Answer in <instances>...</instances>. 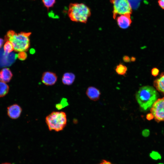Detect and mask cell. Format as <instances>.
Returning <instances> with one entry per match:
<instances>
[{
	"instance_id": "4fadbf2b",
	"label": "cell",
	"mask_w": 164,
	"mask_h": 164,
	"mask_svg": "<svg viewBox=\"0 0 164 164\" xmlns=\"http://www.w3.org/2000/svg\"><path fill=\"white\" fill-rule=\"evenodd\" d=\"M75 76L73 73L67 72L64 73L62 77V82L63 84L67 85H71L75 79Z\"/></svg>"
},
{
	"instance_id": "7a4b0ae2",
	"label": "cell",
	"mask_w": 164,
	"mask_h": 164,
	"mask_svg": "<svg viewBox=\"0 0 164 164\" xmlns=\"http://www.w3.org/2000/svg\"><path fill=\"white\" fill-rule=\"evenodd\" d=\"M31 34V32L16 33L13 30H10L7 32L5 40L10 41L12 43L15 51L25 52L30 46L29 37Z\"/></svg>"
},
{
	"instance_id": "9c48e42d",
	"label": "cell",
	"mask_w": 164,
	"mask_h": 164,
	"mask_svg": "<svg viewBox=\"0 0 164 164\" xmlns=\"http://www.w3.org/2000/svg\"><path fill=\"white\" fill-rule=\"evenodd\" d=\"M22 112V109L18 104H14L7 108V114L12 119H16L20 117Z\"/></svg>"
},
{
	"instance_id": "d4e9b609",
	"label": "cell",
	"mask_w": 164,
	"mask_h": 164,
	"mask_svg": "<svg viewBox=\"0 0 164 164\" xmlns=\"http://www.w3.org/2000/svg\"><path fill=\"white\" fill-rule=\"evenodd\" d=\"M98 164H113L110 162L106 160H102L101 162Z\"/></svg>"
},
{
	"instance_id": "5bb4252c",
	"label": "cell",
	"mask_w": 164,
	"mask_h": 164,
	"mask_svg": "<svg viewBox=\"0 0 164 164\" xmlns=\"http://www.w3.org/2000/svg\"><path fill=\"white\" fill-rule=\"evenodd\" d=\"M9 86L5 82L0 81V97L5 96L8 93Z\"/></svg>"
},
{
	"instance_id": "4316f807",
	"label": "cell",
	"mask_w": 164,
	"mask_h": 164,
	"mask_svg": "<svg viewBox=\"0 0 164 164\" xmlns=\"http://www.w3.org/2000/svg\"><path fill=\"white\" fill-rule=\"evenodd\" d=\"M136 60L135 58L134 57H132L131 59V61L132 62L135 61Z\"/></svg>"
},
{
	"instance_id": "603a6c76",
	"label": "cell",
	"mask_w": 164,
	"mask_h": 164,
	"mask_svg": "<svg viewBox=\"0 0 164 164\" xmlns=\"http://www.w3.org/2000/svg\"><path fill=\"white\" fill-rule=\"evenodd\" d=\"M123 61L125 62H129L131 60L129 57L128 56H125L123 57Z\"/></svg>"
},
{
	"instance_id": "f1b7e54d",
	"label": "cell",
	"mask_w": 164,
	"mask_h": 164,
	"mask_svg": "<svg viewBox=\"0 0 164 164\" xmlns=\"http://www.w3.org/2000/svg\"></svg>"
},
{
	"instance_id": "9a60e30c",
	"label": "cell",
	"mask_w": 164,
	"mask_h": 164,
	"mask_svg": "<svg viewBox=\"0 0 164 164\" xmlns=\"http://www.w3.org/2000/svg\"><path fill=\"white\" fill-rule=\"evenodd\" d=\"M127 67L124 65L120 63L115 68L116 72L119 75H125L127 71Z\"/></svg>"
},
{
	"instance_id": "484cf974",
	"label": "cell",
	"mask_w": 164,
	"mask_h": 164,
	"mask_svg": "<svg viewBox=\"0 0 164 164\" xmlns=\"http://www.w3.org/2000/svg\"><path fill=\"white\" fill-rule=\"evenodd\" d=\"M4 40L3 39L0 38V49L2 47L4 43Z\"/></svg>"
},
{
	"instance_id": "2e32d148",
	"label": "cell",
	"mask_w": 164,
	"mask_h": 164,
	"mask_svg": "<svg viewBox=\"0 0 164 164\" xmlns=\"http://www.w3.org/2000/svg\"><path fill=\"white\" fill-rule=\"evenodd\" d=\"M4 50L5 53H9L14 50L12 43L9 41H6L4 46Z\"/></svg>"
},
{
	"instance_id": "e0dca14e",
	"label": "cell",
	"mask_w": 164,
	"mask_h": 164,
	"mask_svg": "<svg viewBox=\"0 0 164 164\" xmlns=\"http://www.w3.org/2000/svg\"><path fill=\"white\" fill-rule=\"evenodd\" d=\"M44 6L47 9L53 6L56 2V0H42Z\"/></svg>"
},
{
	"instance_id": "44dd1931",
	"label": "cell",
	"mask_w": 164,
	"mask_h": 164,
	"mask_svg": "<svg viewBox=\"0 0 164 164\" xmlns=\"http://www.w3.org/2000/svg\"><path fill=\"white\" fill-rule=\"evenodd\" d=\"M142 135L144 137H148L150 134L149 131L148 129H145L142 131Z\"/></svg>"
},
{
	"instance_id": "d6986e66",
	"label": "cell",
	"mask_w": 164,
	"mask_h": 164,
	"mask_svg": "<svg viewBox=\"0 0 164 164\" xmlns=\"http://www.w3.org/2000/svg\"><path fill=\"white\" fill-rule=\"evenodd\" d=\"M17 57L21 60H25L27 57V54L25 52H19L17 54Z\"/></svg>"
},
{
	"instance_id": "cb8c5ba5",
	"label": "cell",
	"mask_w": 164,
	"mask_h": 164,
	"mask_svg": "<svg viewBox=\"0 0 164 164\" xmlns=\"http://www.w3.org/2000/svg\"><path fill=\"white\" fill-rule=\"evenodd\" d=\"M159 70L158 69L155 68L152 69V75L154 76H156L158 73Z\"/></svg>"
},
{
	"instance_id": "3957f363",
	"label": "cell",
	"mask_w": 164,
	"mask_h": 164,
	"mask_svg": "<svg viewBox=\"0 0 164 164\" xmlns=\"http://www.w3.org/2000/svg\"><path fill=\"white\" fill-rule=\"evenodd\" d=\"M68 15L72 21L85 23L91 15V11L84 4L71 3L69 6Z\"/></svg>"
},
{
	"instance_id": "ba28073f",
	"label": "cell",
	"mask_w": 164,
	"mask_h": 164,
	"mask_svg": "<svg viewBox=\"0 0 164 164\" xmlns=\"http://www.w3.org/2000/svg\"><path fill=\"white\" fill-rule=\"evenodd\" d=\"M118 25L122 29H126L130 26L132 21L131 18V14L127 13L118 16L117 18Z\"/></svg>"
},
{
	"instance_id": "ac0fdd59",
	"label": "cell",
	"mask_w": 164,
	"mask_h": 164,
	"mask_svg": "<svg viewBox=\"0 0 164 164\" xmlns=\"http://www.w3.org/2000/svg\"><path fill=\"white\" fill-rule=\"evenodd\" d=\"M67 105L68 103L67 102L66 100L65 99H63L60 103L56 105V107L58 109H61Z\"/></svg>"
},
{
	"instance_id": "6da1fadb",
	"label": "cell",
	"mask_w": 164,
	"mask_h": 164,
	"mask_svg": "<svg viewBox=\"0 0 164 164\" xmlns=\"http://www.w3.org/2000/svg\"><path fill=\"white\" fill-rule=\"evenodd\" d=\"M158 97L159 94L156 90L149 86L141 87L137 92L135 96L140 107L145 111L151 108Z\"/></svg>"
},
{
	"instance_id": "ffe728a7",
	"label": "cell",
	"mask_w": 164,
	"mask_h": 164,
	"mask_svg": "<svg viewBox=\"0 0 164 164\" xmlns=\"http://www.w3.org/2000/svg\"><path fill=\"white\" fill-rule=\"evenodd\" d=\"M150 156L152 159H157L161 158L160 155L158 152L154 151L152 152L150 154Z\"/></svg>"
},
{
	"instance_id": "8992f818",
	"label": "cell",
	"mask_w": 164,
	"mask_h": 164,
	"mask_svg": "<svg viewBox=\"0 0 164 164\" xmlns=\"http://www.w3.org/2000/svg\"><path fill=\"white\" fill-rule=\"evenodd\" d=\"M152 118L158 122L164 121V97L158 99L151 108Z\"/></svg>"
},
{
	"instance_id": "30bf717a",
	"label": "cell",
	"mask_w": 164,
	"mask_h": 164,
	"mask_svg": "<svg viewBox=\"0 0 164 164\" xmlns=\"http://www.w3.org/2000/svg\"><path fill=\"white\" fill-rule=\"evenodd\" d=\"M86 94L90 100L96 101L99 99L101 92L100 91L95 87L90 86L87 88Z\"/></svg>"
},
{
	"instance_id": "83f0119b",
	"label": "cell",
	"mask_w": 164,
	"mask_h": 164,
	"mask_svg": "<svg viewBox=\"0 0 164 164\" xmlns=\"http://www.w3.org/2000/svg\"><path fill=\"white\" fill-rule=\"evenodd\" d=\"M1 164H11L9 162H4L3 163H2Z\"/></svg>"
},
{
	"instance_id": "52a82bcc",
	"label": "cell",
	"mask_w": 164,
	"mask_h": 164,
	"mask_svg": "<svg viewBox=\"0 0 164 164\" xmlns=\"http://www.w3.org/2000/svg\"><path fill=\"white\" fill-rule=\"evenodd\" d=\"M57 77L56 73L50 71H46L43 74L41 80L42 83L46 86L54 85L56 82Z\"/></svg>"
},
{
	"instance_id": "277c9868",
	"label": "cell",
	"mask_w": 164,
	"mask_h": 164,
	"mask_svg": "<svg viewBox=\"0 0 164 164\" xmlns=\"http://www.w3.org/2000/svg\"><path fill=\"white\" fill-rule=\"evenodd\" d=\"M45 121L50 131L59 132L67 125V115L63 111H53L46 116Z\"/></svg>"
},
{
	"instance_id": "5b68a950",
	"label": "cell",
	"mask_w": 164,
	"mask_h": 164,
	"mask_svg": "<svg viewBox=\"0 0 164 164\" xmlns=\"http://www.w3.org/2000/svg\"><path fill=\"white\" fill-rule=\"evenodd\" d=\"M113 5V16L115 19L118 15L131 14L132 9L128 0H110Z\"/></svg>"
},
{
	"instance_id": "7c38bea8",
	"label": "cell",
	"mask_w": 164,
	"mask_h": 164,
	"mask_svg": "<svg viewBox=\"0 0 164 164\" xmlns=\"http://www.w3.org/2000/svg\"><path fill=\"white\" fill-rule=\"evenodd\" d=\"M12 76V74L8 68H4L0 71V81L7 83L10 81Z\"/></svg>"
},
{
	"instance_id": "8fae6325",
	"label": "cell",
	"mask_w": 164,
	"mask_h": 164,
	"mask_svg": "<svg viewBox=\"0 0 164 164\" xmlns=\"http://www.w3.org/2000/svg\"><path fill=\"white\" fill-rule=\"evenodd\" d=\"M153 85L158 91L164 94V72L153 82Z\"/></svg>"
},
{
	"instance_id": "7402d4cb",
	"label": "cell",
	"mask_w": 164,
	"mask_h": 164,
	"mask_svg": "<svg viewBox=\"0 0 164 164\" xmlns=\"http://www.w3.org/2000/svg\"><path fill=\"white\" fill-rule=\"evenodd\" d=\"M158 3L160 7L164 9V0H159Z\"/></svg>"
}]
</instances>
